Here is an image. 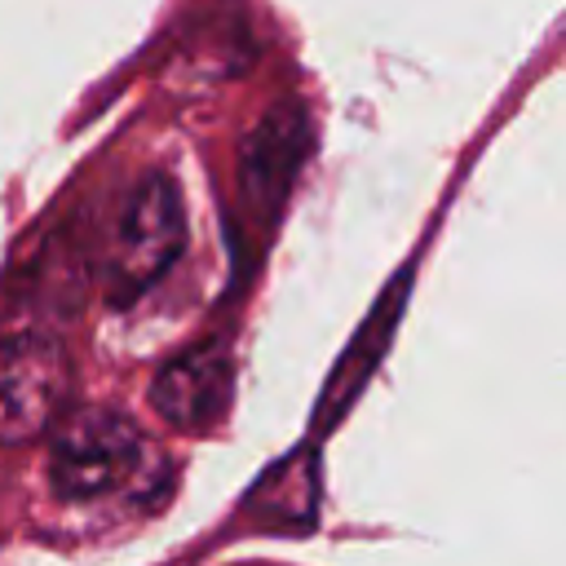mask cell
<instances>
[{
  "mask_svg": "<svg viewBox=\"0 0 566 566\" xmlns=\"http://www.w3.org/2000/svg\"><path fill=\"white\" fill-rule=\"evenodd\" d=\"M150 451L142 429L111 407H80L53 433L49 482L62 500H102L142 478Z\"/></svg>",
  "mask_w": 566,
  "mask_h": 566,
  "instance_id": "cell-1",
  "label": "cell"
},
{
  "mask_svg": "<svg viewBox=\"0 0 566 566\" xmlns=\"http://www.w3.org/2000/svg\"><path fill=\"white\" fill-rule=\"evenodd\" d=\"M181 248H186L181 190L172 186V177L150 172L128 195V203L119 212V226H115V239H111V256H106L111 301L142 296L155 279L168 274V265L181 256Z\"/></svg>",
  "mask_w": 566,
  "mask_h": 566,
  "instance_id": "cell-2",
  "label": "cell"
},
{
  "mask_svg": "<svg viewBox=\"0 0 566 566\" xmlns=\"http://www.w3.org/2000/svg\"><path fill=\"white\" fill-rule=\"evenodd\" d=\"M71 389V363L57 340L35 332L0 336V447L44 433Z\"/></svg>",
  "mask_w": 566,
  "mask_h": 566,
  "instance_id": "cell-3",
  "label": "cell"
},
{
  "mask_svg": "<svg viewBox=\"0 0 566 566\" xmlns=\"http://www.w3.org/2000/svg\"><path fill=\"white\" fill-rule=\"evenodd\" d=\"M305 146H310V128H305V111L296 106H279L252 128L239 155V195L252 217H265L283 203L305 159Z\"/></svg>",
  "mask_w": 566,
  "mask_h": 566,
  "instance_id": "cell-4",
  "label": "cell"
},
{
  "mask_svg": "<svg viewBox=\"0 0 566 566\" xmlns=\"http://www.w3.org/2000/svg\"><path fill=\"white\" fill-rule=\"evenodd\" d=\"M226 402H230V358L217 345L186 349L150 385V407L177 429L217 424L226 416Z\"/></svg>",
  "mask_w": 566,
  "mask_h": 566,
  "instance_id": "cell-5",
  "label": "cell"
}]
</instances>
